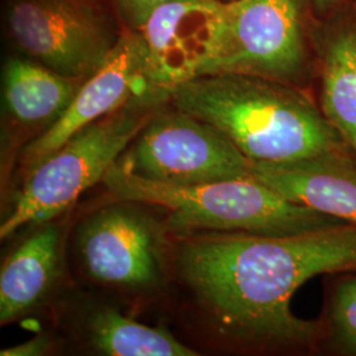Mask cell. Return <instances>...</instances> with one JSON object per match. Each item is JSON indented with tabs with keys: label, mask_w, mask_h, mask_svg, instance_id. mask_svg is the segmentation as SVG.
<instances>
[{
	"label": "cell",
	"mask_w": 356,
	"mask_h": 356,
	"mask_svg": "<svg viewBox=\"0 0 356 356\" xmlns=\"http://www.w3.org/2000/svg\"><path fill=\"white\" fill-rule=\"evenodd\" d=\"M175 267L216 342L254 354L321 351L319 321L292 313L294 293L319 275L356 270V225L297 235L178 236Z\"/></svg>",
	"instance_id": "6da1fadb"
},
{
	"label": "cell",
	"mask_w": 356,
	"mask_h": 356,
	"mask_svg": "<svg viewBox=\"0 0 356 356\" xmlns=\"http://www.w3.org/2000/svg\"><path fill=\"white\" fill-rule=\"evenodd\" d=\"M169 103L219 129L251 163L347 149L314 92L241 74H207L168 90Z\"/></svg>",
	"instance_id": "7a4b0ae2"
},
{
	"label": "cell",
	"mask_w": 356,
	"mask_h": 356,
	"mask_svg": "<svg viewBox=\"0 0 356 356\" xmlns=\"http://www.w3.org/2000/svg\"><path fill=\"white\" fill-rule=\"evenodd\" d=\"M118 201L165 210L175 236L202 232L297 235L344 222L285 200L252 177L176 186L136 177L115 163L102 179Z\"/></svg>",
	"instance_id": "3957f363"
},
{
	"label": "cell",
	"mask_w": 356,
	"mask_h": 356,
	"mask_svg": "<svg viewBox=\"0 0 356 356\" xmlns=\"http://www.w3.org/2000/svg\"><path fill=\"white\" fill-rule=\"evenodd\" d=\"M168 99L165 91L151 90L79 129L44 159L24 176L13 209L0 225V238L7 239L26 226L49 222L65 213L82 193L102 181Z\"/></svg>",
	"instance_id": "277c9868"
},
{
	"label": "cell",
	"mask_w": 356,
	"mask_h": 356,
	"mask_svg": "<svg viewBox=\"0 0 356 356\" xmlns=\"http://www.w3.org/2000/svg\"><path fill=\"white\" fill-rule=\"evenodd\" d=\"M318 22L312 0L225 1L216 47L201 76H259L314 92Z\"/></svg>",
	"instance_id": "5b68a950"
},
{
	"label": "cell",
	"mask_w": 356,
	"mask_h": 356,
	"mask_svg": "<svg viewBox=\"0 0 356 356\" xmlns=\"http://www.w3.org/2000/svg\"><path fill=\"white\" fill-rule=\"evenodd\" d=\"M13 51L66 76L89 78L124 29L103 0H1Z\"/></svg>",
	"instance_id": "8992f818"
},
{
	"label": "cell",
	"mask_w": 356,
	"mask_h": 356,
	"mask_svg": "<svg viewBox=\"0 0 356 356\" xmlns=\"http://www.w3.org/2000/svg\"><path fill=\"white\" fill-rule=\"evenodd\" d=\"M116 164L136 177L176 186L250 177V160L219 129L175 107L169 99Z\"/></svg>",
	"instance_id": "52a82bcc"
},
{
	"label": "cell",
	"mask_w": 356,
	"mask_h": 356,
	"mask_svg": "<svg viewBox=\"0 0 356 356\" xmlns=\"http://www.w3.org/2000/svg\"><path fill=\"white\" fill-rule=\"evenodd\" d=\"M138 204L118 201L92 213L76 235L90 280L128 291L156 288L165 270V235Z\"/></svg>",
	"instance_id": "ba28073f"
},
{
	"label": "cell",
	"mask_w": 356,
	"mask_h": 356,
	"mask_svg": "<svg viewBox=\"0 0 356 356\" xmlns=\"http://www.w3.org/2000/svg\"><path fill=\"white\" fill-rule=\"evenodd\" d=\"M151 90L159 89L148 79L144 44L138 32L124 31L114 51L85 81L61 119L23 148L19 159L23 175L56 152L79 129Z\"/></svg>",
	"instance_id": "9c48e42d"
},
{
	"label": "cell",
	"mask_w": 356,
	"mask_h": 356,
	"mask_svg": "<svg viewBox=\"0 0 356 356\" xmlns=\"http://www.w3.org/2000/svg\"><path fill=\"white\" fill-rule=\"evenodd\" d=\"M225 1L178 0L159 7L138 31L147 54L148 79L168 90L201 76L219 35Z\"/></svg>",
	"instance_id": "30bf717a"
},
{
	"label": "cell",
	"mask_w": 356,
	"mask_h": 356,
	"mask_svg": "<svg viewBox=\"0 0 356 356\" xmlns=\"http://www.w3.org/2000/svg\"><path fill=\"white\" fill-rule=\"evenodd\" d=\"M88 78L66 76L13 51L1 69L3 139L26 147L53 127Z\"/></svg>",
	"instance_id": "8fae6325"
},
{
	"label": "cell",
	"mask_w": 356,
	"mask_h": 356,
	"mask_svg": "<svg viewBox=\"0 0 356 356\" xmlns=\"http://www.w3.org/2000/svg\"><path fill=\"white\" fill-rule=\"evenodd\" d=\"M250 177L293 204L356 225V154L350 148L289 163H251Z\"/></svg>",
	"instance_id": "7c38bea8"
},
{
	"label": "cell",
	"mask_w": 356,
	"mask_h": 356,
	"mask_svg": "<svg viewBox=\"0 0 356 356\" xmlns=\"http://www.w3.org/2000/svg\"><path fill=\"white\" fill-rule=\"evenodd\" d=\"M318 101L325 118L356 154V4L346 0L319 20Z\"/></svg>",
	"instance_id": "4fadbf2b"
},
{
	"label": "cell",
	"mask_w": 356,
	"mask_h": 356,
	"mask_svg": "<svg viewBox=\"0 0 356 356\" xmlns=\"http://www.w3.org/2000/svg\"><path fill=\"white\" fill-rule=\"evenodd\" d=\"M61 248V229L49 220L38 225L6 259L0 272L1 325L26 316L48 297L58 280Z\"/></svg>",
	"instance_id": "5bb4252c"
},
{
	"label": "cell",
	"mask_w": 356,
	"mask_h": 356,
	"mask_svg": "<svg viewBox=\"0 0 356 356\" xmlns=\"http://www.w3.org/2000/svg\"><path fill=\"white\" fill-rule=\"evenodd\" d=\"M81 329L85 344L99 355H197L195 350L165 329L143 325L107 306L92 309Z\"/></svg>",
	"instance_id": "9a60e30c"
},
{
	"label": "cell",
	"mask_w": 356,
	"mask_h": 356,
	"mask_svg": "<svg viewBox=\"0 0 356 356\" xmlns=\"http://www.w3.org/2000/svg\"><path fill=\"white\" fill-rule=\"evenodd\" d=\"M326 292L321 325V351L356 356V270L341 272Z\"/></svg>",
	"instance_id": "2e32d148"
},
{
	"label": "cell",
	"mask_w": 356,
	"mask_h": 356,
	"mask_svg": "<svg viewBox=\"0 0 356 356\" xmlns=\"http://www.w3.org/2000/svg\"><path fill=\"white\" fill-rule=\"evenodd\" d=\"M178 0H104L124 31L138 32L159 7Z\"/></svg>",
	"instance_id": "e0dca14e"
},
{
	"label": "cell",
	"mask_w": 356,
	"mask_h": 356,
	"mask_svg": "<svg viewBox=\"0 0 356 356\" xmlns=\"http://www.w3.org/2000/svg\"><path fill=\"white\" fill-rule=\"evenodd\" d=\"M53 350V341L48 335H36L24 343L8 347L0 351L1 356H41L49 354Z\"/></svg>",
	"instance_id": "ac0fdd59"
},
{
	"label": "cell",
	"mask_w": 356,
	"mask_h": 356,
	"mask_svg": "<svg viewBox=\"0 0 356 356\" xmlns=\"http://www.w3.org/2000/svg\"><path fill=\"white\" fill-rule=\"evenodd\" d=\"M346 0H312L313 10L318 20H323L331 16L339 7H342Z\"/></svg>",
	"instance_id": "d6986e66"
},
{
	"label": "cell",
	"mask_w": 356,
	"mask_h": 356,
	"mask_svg": "<svg viewBox=\"0 0 356 356\" xmlns=\"http://www.w3.org/2000/svg\"><path fill=\"white\" fill-rule=\"evenodd\" d=\"M220 1H226V3H229V1H234V0H220Z\"/></svg>",
	"instance_id": "ffe728a7"
},
{
	"label": "cell",
	"mask_w": 356,
	"mask_h": 356,
	"mask_svg": "<svg viewBox=\"0 0 356 356\" xmlns=\"http://www.w3.org/2000/svg\"><path fill=\"white\" fill-rule=\"evenodd\" d=\"M354 3H355V4H356V0H354Z\"/></svg>",
	"instance_id": "44dd1931"
},
{
	"label": "cell",
	"mask_w": 356,
	"mask_h": 356,
	"mask_svg": "<svg viewBox=\"0 0 356 356\" xmlns=\"http://www.w3.org/2000/svg\"><path fill=\"white\" fill-rule=\"evenodd\" d=\"M103 1H104V0H103Z\"/></svg>",
	"instance_id": "7402d4cb"
}]
</instances>
